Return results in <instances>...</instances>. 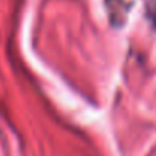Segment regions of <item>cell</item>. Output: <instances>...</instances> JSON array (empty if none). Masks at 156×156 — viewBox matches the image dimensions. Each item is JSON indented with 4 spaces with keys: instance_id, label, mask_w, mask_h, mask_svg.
Returning a JSON list of instances; mask_svg holds the SVG:
<instances>
[{
    "instance_id": "6da1fadb",
    "label": "cell",
    "mask_w": 156,
    "mask_h": 156,
    "mask_svg": "<svg viewBox=\"0 0 156 156\" xmlns=\"http://www.w3.org/2000/svg\"><path fill=\"white\" fill-rule=\"evenodd\" d=\"M151 19H153V22H154V26H156V9L151 12Z\"/></svg>"
}]
</instances>
